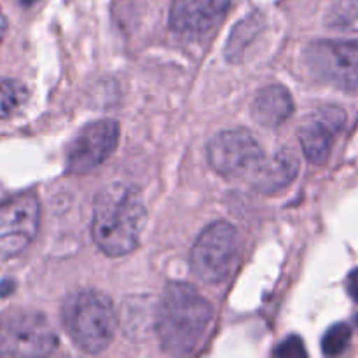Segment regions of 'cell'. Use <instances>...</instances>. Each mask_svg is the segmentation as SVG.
I'll return each mask as SVG.
<instances>
[{"mask_svg": "<svg viewBox=\"0 0 358 358\" xmlns=\"http://www.w3.org/2000/svg\"><path fill=\"white\" fill-rule=\"evenodd\" d=\"M62 317L72 341L91 355L107 350L117 329L112 301L98 290H79L66 297Z\"/></svg>", "mask_w": 358, "mask_h": 358, "instance_id": "obj_3", "label": "cell"}, {"mask_svg": "<svg viewBox=\"0 0 358 358\" xmlns=\"http://www.w3.org/2000/svg\"><path fill=\"white\" fill-rule=\"evenodd\" d=\"M56 346L55 329L37 311H13L0 320V357H45Z\"/></svg>", "mask_w": 358, "mask_h": 358, "instance_id": "obj_4", "label": "cell"}, {"mask_svg": "<svg viewBox=\"0 0 358 358\" xmlns=\"http://www.w3.org/2000/svg\"><path fill=\"white\" fill-rule=\"evenodd\" d=\"M261 23L262 21L259 20L257 14H254V16L241 21L236 27V30H233L226 48V55L231 62H238V59L243 56V52L247 51V48L250 45V42L254 41L255 35L261 31Z\"/></svg>", "mask_w": 358, "mask_h": 358, "instance_id": "obj_15", "label": "cell"}, {"mask_svg": "<svg viewBox=\"0 0 358 358\" xmlns=\"http://www.w3.org/2000/svg\"><path fill=\"white\" fill-rule=\"evenodd\" d=\"M119 135L121 128L110 119L84 126L66 150V168L70 173L84 175L100 166L117 147Z\"/></svg>", "mask_w": 358, "mask_h": 358, "instance_id": "obj_8", "label": "cell"}, {"mask_svg": "<svg viewBox=\"0 0 358 358\" xmlns=\"http://www.w3.org/2000/svg\"><path fill=\"white\" fill-rule=\"evenodd\" d=\"M28 90L14 79H0V119L9 117L27 101Z\"/></svg>", "mask_w": 358, "mask_h": 358, "instance_id": "obj_16", "label": "cell"}, {"mask_svg": "<svg viewBox=\"0 0 358 358\" xmlns=\"http://www.w3.org/2000/svg\"><path fill=\"white\" fill-rule=\"evenodd\" d=\"M306 62L325 83L346 91L358 90V41L313 42Z\"/></svg>", "mask_w": 358, "mask_h": 358, "instance_id": "obj_6", "label": "cell"}, {"mask_svg": "<svg viewBox=\"0 0 358 358\" xmlns=\"http://www.w3.org/2000/svg\"><path fill=\"white\" fill-rule=\"evenodd\" d=\"M6 30H7V20H6V16H3L2 9H0V44H2L3 35H6Z\"/></svg>", "mask_w": 358, "mask_h": 358, "instance_id": "obj_20", "label": "cell"}, {"mask_svg": "<svg viewBox=\"0 0 358 358\" xmlns=\"http://www.w3.org/2000/svg\"><path fill=\"white\" fill-rule=\"evenodd\" d=\"M145 222V205L133 185L115 182L94 198L93 240L108 257H122L135 250Z\"/></svg>", "mask_w": 358, "mask_h": 358, "instance_id": "obj_1", "label": "cell"}, {"mask_svg": "<svg viewBox=\"0 0 358 358\" xmlns=\"http://www.w3.org/2000/svg\"><path fill=\"white\" fill-rule=\"evenodd\" d=\"M346 114L331 105L315 110L299 128V140L308 159L315 164L327 163L336 135L345 128Z\"/></svg>", "mask_w": 358, "mask_h": 358, "instance_id": "obj_10", "label": "cell"}, {"mask_svg": "<svg viewBox=\"0 0 358 358\" xmlns=\"http://www.w3.org/2000/svg\"><path fill=\"white\" fill-rule=\"evenodd\" d=\"M294 101L289 90L280 84H271L264 87L261 93L255 96L252 105V115L255 121L268 128H276L283 124L287 119L292 115Z\"/></svg>", "mask_w": 358, "mask_h": 358, "instance_id": "obj_13", "label": "cell"}, {"mask_svg": "<svg viewBox=\"0 0 358 358\" xmlns=\"http://www.w3.org/2000/svg\"><path fill=\"white\" fill-rule=\"evenodd\" d=\"M275 355L280 358H304L306 350H304L303 341L297 336H290L275 350Z\"/></svg>", "mask_w": 358, "mask_h": 358, "instance_id": "obj_18", "label": "cell"}, {"mask_svg": "<svg viewBox=\"0 0 358 358\" xmlns=\"http://www.w3.org/2000/svg\"><path fill=\"white\" fill-rule=\"evenodd\" d=\"M38 201L35 196H21L0 206V259L21 254L38 231Z\"/></svg>", "mask_w": 358, "mask_h": 358, "instance_id": "obj_9", "label": "cell"}, {"mask_svg": "<svg viewBox=\"0 0 358 358\" xmlns=\"http://www.w3.org/2000/svg\"><path fill=\"white\" fill-rule=\"evenodd\" d=\"M212 317V304L194 287L182 282L170 283L156 310L161 346L173 355H187L199 345Z\"/></svg>", "mask_w": 358, "mask_h": 358, "instance_id": "obj_2", "label": "cell"}, {"mask_svg": "<svg viewBox=\"0 0 358 358\" xmlns=\"http://www.w3.org/2000/svg\"><path fill=\"white\" fill-rule=\"evenodd\" d=\"M231 0H173L170 24L180 34H205L226 16Z\"/></svg>", "mask_w": 358, "mask_h": 358, "instance_id": "obj_11", "label": "cell"}, {"mask_svg": "<svg viewBox=\"0 0 358 358\" xmlns=\"http://www.w3.org/2000/svg\"><path fill=\"white\" fill-rule=\"evenodd\" d=\"M325 23L336 31H358V0H334L327 10Z\"/></svg>", "mask_w": 358, "mask_h": 358, "instance_id": "obj_14", "label": "cell"}, {"mask_svg": "<svg viewBox=\"0 0 358 358\" xmlns=\"http://www.w3.org/2000/svg\"><path fill=\"white\" fill-rule=\"evenodd\" d=\"M208 163L222 177H240L261 161V143L243 128L227 129L210 140L206 147Z\"/></svg>", "mask_w": 358, "mask_h": 358, "instance_id": "obj_7", "label": "cell"}, {"mask_svg": "<svg viewBox=\"0 0 358 358\" xmlns=\"http://www.w3.org/2000/svg\"><path fill=\"white\" fill-rule=\"evenodd\" d=\"M299 173V159L292 150L282 149L271 157H261L254 166L252 184L261 192H275L287 187Z\"/></svg>", "mask_w": 358, "mask_h": 358, "instance_id": "obj_12", "label": "cell"}, {"mask_svg": "<svg viewBox=\"0 0 358 358\" xmlns=\"http://www.w3.org/2000/svg\"><path fill=\"white\" fill-rule=\"evenodd\" d=\"M352 341V329L346 324H336L325 332L322 339V352L327 357L341 355Z\"/></svg>", "mask_w": 358, "mask_h": 358, "instance_id": "obj_17", "label": "cell"}, {"mask_svg": "<svg viewBox=\"0 0 358 358\" xmlns=\"http://www.w3.org/2000/svg\"><path fill=\"white\" fill-rule=\"evenodd\" d=\"M346 290H348V296L352 297L355 303H358V268L353 269L348 275V280H346Z\"/></svg>", "mask_w": 358, "mask_h": 358, "instance_id": "obj_19", "label": "cell"}, {"mask_svg": "<svg viewBox=\"0 0 358 358\" xmlns=\"http://www.w3.org/2000/svg\"><path fill=\"white\" fill-rule=\"evenodd\" d=\"M238 250L233 224L217 220L198 236L191 252V268L205 283H220L231 273Z\"/></svg>", "mask_w": 358, "mask_h": 358, "instance_id": "obj_5", "label": "cell"}]
</instances>
